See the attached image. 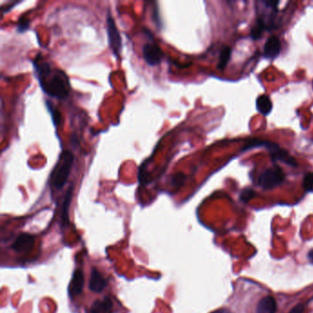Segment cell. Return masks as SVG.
I'll list each match as a JSON object with an SVG mask.
<instances>
[{
  "label": "cell",
  "mask_w": 313,
  "mask_h": 313,
  "mask_svg": "<svg viewBox=\"0 0 313 313\" xmlns=\"http://www.w3.org/2000/svg\"><path fill=\"white\" fill-rule=\"evenodd\" d=\"M36 77L43 91L50 97L65 99L70 93V82L65 72L52 65L38 54L33 60Z\"/></svg>",
  "instance_id": "obj_1"
},
{
  "label": "cell",
  "mask_w": 313,
  "mask_h": 313,
  "mask_svg": "<svg viewBox=\"0 0 313 313\" xmlns=\"http://www.w3.org/2000/svg\"><path fill=\"white\" fill-rule=\"evenodd\" d=\"M74 159L75 156L69 150H65L61 153L59 160L50 177V184L54 189H61L64 188L69 178Z\"/></svg>",
  "instance_id": "obj_2"
},
{
  "label": "cell",
  "mask_w": 313,
  "mask_h": 313,
  "mask_svg": "<svg viewBox=\"0 0 313 313\" xmlns=\"http://www.w3.org/2000/svg\"><path fill=\"white\" fill-rule=\"evenodd\" d=\"M285 179V174L279 167L266 169L260 175L258 184L263 189H273L278 187Z\"/></svg>",
  "instance_id": "obj_3"
},
{
  "label": "cell",
  "mask_w": 313,
  "mask_h": 313,
  "mask_svg": "<svg viewBox=\"0 0 313 313\" xmlns=\"http://www.w3.org/2000/svg\"><path fill=\"white\" fill-rule=\"evenodd\" d=\"M107 33H108V45L116 57H119L122 49V41L119 30L116 26L113 17L109 10L107 16Z\"/></svg>",
  "instance_id": "obj_4"
},
{
  "label": "cell",
  "mask_w": 313,
  "mask_h": 313,
  "mask_svg": "<svg viewBox=\"0 0 313 313\" xmlns=\"http://www.w3.org/2000/svg\"><path fill=\"white\" fill-rule=\"evenodd\" d=\"M264 147L267 149V151H269L270 156L274 162L281 161V162L285 163L289 167L297 168V162L296 161V159L290 155V153L286 150L282 149L277 143L272 142L269 140H265Z\"/></svg>",
  "instance_id": "obj_5"
},
{
  "label": "cell",
  "mask_w": 313,
  "mask_h": 313,
  "mask_svg": "<svg viewBox=\"0 0 313 313\" xmlns=\"http://www.w3.org/2000/svg\"><path fill=\"white\" fill-rule=\"evenodd\" d=\"M142 56L147 65L155 66L161 63L164 54L155 43H147L142 47Z\"/></svg>",
  "instance_id": "obj_6"
},
{
  "label": "cell",
  "mask_w": 313,
  "mask_h": 313,
  "mask_svg": "<svg viewBox=\"0 0 313 313\" xmlns=\"http://www.w3.org/2000/svg\"><path fill=\"white\" fill-rule=\"evenodd\" d=\"M34 242H35V239L32 234L22 233L16 238L12 246L17 253L25 254L33 249Z\"/></svg>",
  "instance_id": "obj_7"
},
{
  "label": "cell",
  "mask_w": 313,
  "mask_h": 313,
  "mask_svg": "<svg viewBox=\"0 0 313 313\" xmlns=\"http://www.w3.org/2000/svg\"><path fill=\"white\" fill-rule=\"evenodd\" d=\"M281 51L280 40L276 36L270 37L264 46V56L268 59L276 58Z\"/></svg>",
  "instance_id": "obj_8"
},
{
  "label": "cell",
  "mask_w": 313,
  "mask_h": 313,
  "mask_svg": "<svg viewBox=\"0 0 313 313\" xmlns=\"http://www.w3.org/2000/svg\"><path fill=\"white\" fill-rule=\"evenodd\" d=\"M107 285H108L107 279L103 276L102 274L97 268H93L91 275H90V279H89L90 290L99 293L102 291Z\"/></svg>",
  "instance_id": "obj_9"
},
{
  "label": "cell",
  "mask_w": 313,
  "mask_h": 313,
  "mask_svg": "<svg viewBox=\"0 0 313 313\" xmlns=\"http://www.w3.org/2000/svg\"><path fill=\"white\" fill-rule=\"evenodd\" d=\"M84 284H85V276H84L83 271L80 269L76 270L74 273V275H73V278L71 280V296L75 297V296H78L79 294H81L83 288H84Z\"/></svg>",
  "instance_id": "obj_10"
},
{
  "label": "cell",
  "mask_w": 313,
  "mask_h": 313,
  "mask_svg": "<svg viewBox=\"0 0 313 313\" xmlns=\"http://www.w3.org/2000/svg\"><path fill=\"white\" fill-rule=\"evenodd\" d=\"M90 313H113V303L109 297L97 299L93 303Z\"/></svg>",
  "instance_id": "obj_11"
},
{
  "label": "cell",
  "mask_w": 313,
  "mask_h": 313,
  "mask_svg": "<svg viewBox=\"0 0 313 313\" xmlns=\"http://www.w3.org/2000/svg\"><path fill=\"white\" fill-rule=\"evenodd\" d=\"M276 311V302H275L274 297H263L260 300L256 313H275Z\"/></svg>",
  "instance_id": "obj_12"
},
{
  "label": "cell",
  "mask_w": 313,
  "mask_h": 313,
  "mask_svg": "<svg viewBox=\"0 0 313 313\" xmlns=\"http://www.w3.org/2000/svg\"><path fill=\"white\" fill-rule=\"evenodd\" d=\"M256 108L259 113L262 115H268L273 108V104L270 99V97L266 95L259 96L256 99Z\"/></svg>",
  "instance_id": "obj_13"
},
{
  "label": "cell",
  "mask_w": 313,
  "mask_h": 313,
  "mask_svg": "<svg viewBox=\"0 0 313 313\" xmlns=\"http://www.w3.org/2000/svg\"><path fill=\"white\" fill-rule=\"evenodd\" d=\"M268 27H267V24H266L264 17H258L254 22V27L252 28L251 37L253 40H258V39L261 38V36L263 35L264 32L266 31Z\"/></svg>",
  "instance_id": "obj_14"
},
{
  "label": "cell",
  "mask_w": 313,
  "mask_h": 313,
  "mask_svg": "<svg viewBox=\"0 0 313 313\" xmlns=\"http://www.w3.org/2000/svg\"><path fill=\"white\" fill-rule=\"evenodd\" d=\"M72 195H73V185H71L68 190L66 191L65 199L63 201V205H62L61 217H62V221L65 224L68 221V210H69V206H70L71 200H72Z\"/></svg>",
  "instance_id": "obj_15"
},
{
  "label": "cell",
  "mask_w": 313,
  "mask_h": 313,
  "mask_svg": "<svg viewBox=\"0 0 313 313\" xmlns=\"http://www.w3.org/2000/svg\"><path fill=\"white\" fill-rule=\"evenodd\" d=\"M231 54H232V50L229 46H224L221 51L220 54V60H219V64H218V68L223 70L226 67L227 64L229 63L230 58H231Z\"/></svg>",
  "instance_id": "obj_16"
},
{
  "label": "cell",
  "mask_w": 313,
  "mask_h": 313,
  "mask_svg": "<svg viewBox=\"0 0 313 313\" xmlns=\"http://www.w3.org/2000/svg\"><path fill=\"white\" fill-rule=\"evenodd\" d=\"M303 188L307 192H313V172H308L304 176Z\"/></svg>",
  "instance_id": "obj_17"
},
{
  "label": "cell",
  "mask_w": 313,
  "mask_h": 313,
  "mask_svg": "<svg viewBox=\"0 0 313 313\" xmlns=\"http://www.w3.org/2000/svg\"><path fill=\"white\" fill-rule=\"evenodd\" d=\"M254 196H255V191H254V189L246 188V189H243V191L241 192L240 200L243 201L244 203H247L252 199H254Z\"/></svg>",
  "instance_id": "obj_18"
},
{
  "label": "cell",
  "mask_w": 313,
  "mask_h": 313,
  "mask_svg": "<svg viewBox=\"0 0 313 313\" xmlns=\"http://www.w3.org/2000/svg\"><path fill=\"white\" fill-rule=\"evenodd\" d=\"M28 28H29V21L25 18H22L18 23V31L20 33H22V32H25Z\"/></svg>",
  "instance_id": "obj_19"
},
{
  "label": "cell",
  "mask_w": 313,
  "mask_h": 313,
  "mask_svg": "<svg viewBox=\"0 0 313 313\" xmlns=\"http://www.w3.org/2000/svg\"><path fill=\"white\" fill-rule=\"evenodd\" d=\"M49 109H50V112L52 113V116H53V121H54V125L58 126V124H60V120H61L59 112L56 109H54L53 107L52 108L49 107Z\"/></svg>",
  "instance_id": "obj_20"
},
{
  "label": "cell",
  "mask_w": 313,
  "mask_h": 313,
  "mask_svg": "<svg viewBox=\"0 0 313 313\" xmlns=\"http://www.w3.org/2000/svg\"><path fill=\"white\" fill-rule=\"evenodd\" d=\"M303 311H304V306L302 304H298L296 307L292 308L288 313H303Z\"/></svg>",
  "instance_id": "obj_21"
},
{
  "label": "cell",
  "mask_w": 313,
  "mask_h": 313,
  "mask_svg": "<svg viewBox=\"0 0 313 313\" xmlns=\"http://www.w3.org/2000/svg\"><path fill=\"white\" fill-rule=\"evenodd\" d=\"M212 313H232L231 310L227 309V308H220V309H217L215 311H213Z\"/></svg>",
  "instance_id": "obj_22"
},
{
  "label": "cell",
  "mask_w": 313,
  "mask_h": 313,
  "mask_svg": "<svg viewBox=\"0 0 313 313\" xmlns=\"http://www.w3.org/2000/svg\"><path fill=\"white\" fill-rule=\"evenodd\" d=\"M308 259H309V261H310V262H311V263H313V250H311V251H309V253H308Z\"/></svg>",
  "instance_id": "obj_23"
}]
</instances>
